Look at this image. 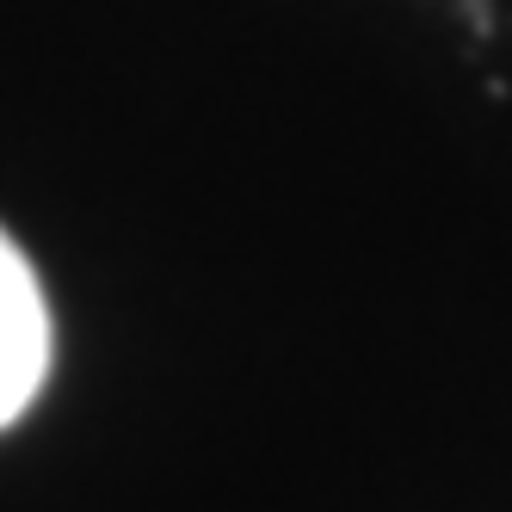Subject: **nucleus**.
<instances>
[{
    "mask_svg": "<svg viewBox=\"0 0 512 512\" xmlns=\"http://www.w3.org/2000/svg\"><path fill=\"white\" fill-rule=\"evenodd\" d=\"M50 377V303L44 284L0 229V432H7Z\"/></svg>",
    "mask_w": 512,
    "mask_h": 512,
    "instance_id": "1",
    "label": "nucleus"
}]
</instances>
